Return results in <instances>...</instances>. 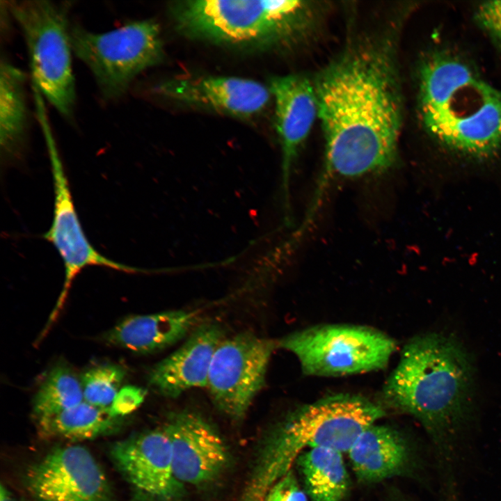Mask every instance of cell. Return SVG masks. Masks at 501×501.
Segmentation results:
<instances>
[{
    "label": "cell",
    "instance_id": "obj_23",
    "mask_svg": "<svg viewBox=\"0 0 501 501\" xmlns=\"http://www.w3.org/2000/svg\"><path fill=\"white\" fill-rule=\"evenodd\" d=\"M126 376L125 368L103 364L86 370L79 377L84 401L102 408H110L119 394Z\"/></svg>",
    "mask_w": 501,
    "mask_h": 501
},
{
    "label": "cell",
    "instance_id": "obj_4",
    "mask_svg": "<svg viewBox=\"0 0 501 501\" xmlns=\"http://www.w3.org/2000/svg\"><path fill=\"white\" fill-rule=\"evenodd\" d=\"M384 415L378 404L347 394L297 408L273 431L246 490L267 497L303 452L326 447L348 452L360 434Z\"/></svg>",
    "mask_w": 501,
    "mask_h": 501
},
{
    "label": "cell",
    "instance_id": "obj_16",
    "mask_svg": "<svg viewBox=\"0 0 501 501\" xmlns=\"http://www.w3.org/2000/svg\"><path fill=\"white\" fill-rule=\"evenodd\" d=\"M223 337V331L217 324L197 326L182 346L150 369L149 385L171 398L194 388L207 387L212 360Z\"/></svg>",
    "mask_w": 501,
    "mask_h": 501
},
{
    "label": "cell",
    "instance_id": "obj_2",
    "mask_svg": "<svg viewBox=\"0 0 501 501\" xmlns=\"http://www.w3.org/2000/svg\"><path fill=\"white\" fill-rule=\"evenodd\" d=\"M474 368L467 351L450 335L417 336L404 347L383 389L385 403L418 419L450 467L473 411Z\"/></svg>",
    "mask_w": 501,
    "mask_h": 501
},
{
    "label": "cell",
    "instance_id": "obj_22",
    "mask_svg": "<svg viewBox=\"0 0 501 501\" xmlns=\"http://www.w3.org/2000/svg\"><path fill=\"white\" fill-rule=\"evenodd\" d=\"M84 401L80 379L64 365L54 367L46 376L33 399L36 421L57 415Z\"/></svg>",
    "mask_w": 501,
    "mask_h": 501
},
{
    "label": "cell",
    "instance_id": "obj_12",
    "mask_svg": "<svg viewBox=\"0 0 501 501\" xmlns=\"http://www.w3.org/2000/svg\"><path fill=\"white\" fill-rule=\"evenodd\" d=\"M111 454L139 498L172 501L181 493L182 484L175 476L171 443L164 427L118 441L113 445Z\"/></svg>",
    "mask_w": 501,
    "mask_h": 501
},
{
    "label": "cell",
    "instance_id": "obj_15",
    "mask_svg": "<svg viewBox=\"0 0 501 501\" xmlns=\"http://www.w3.org/2000/svg\"><path fill=\"white\" fill-rule=\"evenodd\" d=\"M269 90L275 100L276 129L282 150V190L288 209L292 168L318 116L317 96L315 84L300 74L273 77Z\"/></svg>",
    "mask_w": 501,
    "mask_h": 501
},
{
    "label": "cell",
    "instance_id": "obj_21",
    "mask_svg": "<svg viewBox=\"0 0 501 501\" xmlns=\"http://www.w3.org/2000/svg\"><path fill=\"white\" fill-rule=\"evenodd\" d=\"M122 417L110 408H102L86 401L52 417L37 421L40 433L48 438L70 440H91L118 429Z\"/></svg>",
    "mask_w": 501,
    "mask_h": 501
},
{
    "label": "cell",
    "instance_id": "obj_27",
    "mask_svg": "<svg viewBox=\"0 0 501 501\" xmlns=\"http://www.w3.org/2000/svg\"><path fill=\"white\" fill-rule=\"evenodd\" d=\"M0 501H19L11 496V495L9 493V492L7 491V489L3 487V485L1 486V493H0Z\"/></svg>",
    "mask_w": 501,
    "mask_h": 501
},
{
    "label": "cell",
    "instance_id": "obj_3",
    "mask_svg": "<svg viewBox=\"0 0 501 501\" xmlns=\"http://www.w3.org/2000/svg\"><path fill=\"white\" fill-rule=\"evenodd\" d=\"M419 100L424 128L444 148L479 159L501 150V90L465 62L429 56L420 68Z\"/></svg>",
    "mask_w": 501,
    "mask_h": 501
},
{
    "label": "cell",
    "instance_id": "obj_24",
    "mask_svg": "<svg viewBox=\"0 0 501 501\" xmlns=\"http://www.w3.org/2000/svg\"><path fill=\"white\" fill-rule=\"evenodd\" d=\"M266 501H308V498L291 470L270 488Z\"/></svg>",
    "mask_w": 501,
    "mask_h": 501
},
{
    "label": "cell",
    "instance_id": "obj_17",
    "mask_svg": "<svg viewBox=\"0 0 501 501\" xmlns=\"http://www.w3.org/2000/svg\"><path fill=\"white\" fill-rule=\"evenodd\" d=\"M353 470L363 483H375L406 472L413 463L406 438L396 429L374 424L348 452Z\"/></svg>",
    "mask_w": 501,
    "mask_h": 501
},
{
    "label": "cell",
    "instance_id": "obj_11",
    "mask_svg": "<svg viewBox=\"0 0 501 501\" xmlns=\"http://www.w3.org/2000/svg\"><path fill=\"white\" fill-rule=\"evenodd\" d=\"M25 480L36 501H116L103 469L80 445L53 449L29 467Z\"/></svg>",
    "mask_w": 501,
    "mask_h": 501
},
{
    "label": "cell",
    "instance_id": "obj_5",
    "mask_svg": "<svg viewBox=\"0 0 501 501\" xmlns=\"http://www.w3.org/2000/svg\"><path fill=\"white\" fill-rule=\"evenodd\" d=\"M297 0H190L170 11L178 31L194 39L244 48H269L292 39L306 20Z\"/></svg>",
    "mask_w": 501,
    "mask_h": 501
},
{
    "label": "cell",
    "instance_id": "obj_20",
    "mask_svg": "<svg viewBox=\"0 0 501 501\" xmlns=\"http://www.w3.org/2000/svg\"><path fill=\"white\" fill-rule=\"evenodd\" d=\"M296 463L312 501H342L350 486L342 453L326 447L303 452Z\"/></svg>",
    "mask_w": 501,
    "mask_h": 501
},
{
    "label": "cell",
    "instance_id": "obj_19",
    "mask_svg": "<svg viewBox=\"0 0 501 501\" xmlns=\"http://www.w3.org/2000/svg\"><path fill=\"white\" fill-rule=\"evenodd\" d=\"M25 75L7 61L0 66V145L6 161L23 155L28 127Z\"/></svg>",
    "mask_w": 501,
    "mask_h": 501
},
{
    "label": "cell",
    "instance_id": "obj_13",
    "mask_svg": "<svg viewBox=\"0 0 501 501\" xmlns=\"http://www.w3.org/2000/svg\"><path fill=\"white\" fill-rule=\"evenodd\" d=\"M163 427L171 443L174 474L181 484H208L225 468L228 463L225 445L200 415L189 411L175 413Z\"/></svg>",
    "mask_w": 501,
    "mask_h": 501
},
{
    "label": "cell",
    "instance_id": "obj_7",
    "mask_svg": "<svg viewBox=\"0 0 501 501\" xmlns=\"http://www.w3.org/2000/svg\"><path fill=\"white\" fill-rule=\"evenodd\" d=\"M73 53L89 69L106 100L125 95L134 79L163 57L160 29L152 19L128 22L95 33L70 26Z\"/></svg>",
    "mask_w": 501,
    "mask_h": 501
},
{
    "label": "cell",
    "instance_id": "obj_8",
    "mask_svg": "<svg viewBox=\"0 0 501 501\" xmlns=\"http://www.w3.org/2000/svg\"><path fill=\"white\" fill-rule=\"evenodd\" d=\"M277 346L294 353L305 374L335 376L385 367L397 345L371 328L324 325L289 334Z\"/></svg>",
    "mask_w": 501,
    "mask_h": 501
},
{
    "label": "cell",
    "instance_id": "obj_18",
    "mask_svg": "<svg viewBox=\"0 0 501 501\" xmlns=\"http://www.w3.org/2000/svg\"><path fill=\"white\" fill-rule=\"evenodd\" d=\"M194 311L172 310L129 316L107 331L103 340L138 353L162 350L181 340L196 324Z\"/></svg>",
    "mask_w": 501,
    "mask_h": 501
},
{
    "label": "cell",
    "instance_id": "obj_1",
    "mask_svg": "<svg viewBox=\"0 0 501 501\" xmlns=\"http://www.w3.org/2000/svg\"><path fill=\"white\" fill-rule=\"evenodd\" d=\"M389 44L349 50L319 74L315 87L325 138L324 174L356 178L397 161L401 96Z\"/></svg>",
    "mask_w": 501,
    "mask_h": 501
},
{
    "label": "cell",
    "instance_id": "obj_10",
    "mask_svg": "<svg viewBox=\"0 0 501 501\" xmlns=\"http://www.w3.org/2000/svg\"><path fill=\"white\" fill-rule=\"evenodd\" d=\"M44 130L53 177L54 205L51 225L43 238L55 247L65 269L62 289L45 326L49 329L63 308L74 280L85 268L98 266L127 273L145 271L110 260L100 253L89 242L75 209L68 180L54 138L47 127Z\"/></svg>",
    "mask_w": 501,
    "mask_h": 501
},
{
    "label": "cell",
    "instance_id": "obj_26",
    "mask_svg": "<svg viewBox=\"0 0 501 501\" xmlns=\"http://www.w3.org/2000/svg\"><path fill=\"white\" fill-rule=\"evenodd\" d=\"M144 397L145 392L140 388L129 387L122 389L110 409L114 415L123 418L138 407Z\"/></svg>",
    "mask_w": 501,
    "mask_h": 501
},
{
    "label": "cell",
    "instance_id": "obj_28",
    "mask_svg": "<svg viewBox=\"0 0 501 501\" xmlns=\"http://www.w3.org/2000/svg\"><path fill=\"white\" fill-rule=\"evenodd\" d=\"M239 501H266V498L244 493Z\"/></svg>",
    "mask_w": 501,
    "mask_h": 501
},
{
    "label": "cell",
    "instance_id": "obj_25",
    "mask_svg": "<svg viewBox=\"0 0 501 501\" xmlns=\"http://www.w3.org/2000/svg\"><path fill=\"white\" fill-rule=\"evenodd\" d=\"M476 18L480 26L501 44V0L479 4L476 10Z\"/></svg>",
    "mask_w": 501,
    "mask_h": 501
},
{
    "label": "cell",
    "instance_id": "obj_9",
    "mask_svg": "<svg viewBox=\"0 0 501 501\" xmlns=\"http://www.w3.org/2000/svg\"><path fill=\"white\" fill-rule=\"evenodd\" d=\"M273 340L250 332L223 340L210 365L207 388L217 408L234 420L243 418L265 382Z\"/></svg>",
    "mask_w": 501,
    "mask_h": 501
},
{
    "label": "cell",
    "instance_id": "obj_14",
    "mask_svg": "<svg viewBox=\"0 0 501 501\" xmlns=\"http://www.w3.org/2000/svg\"><path fill=\"white\" fill-rule=\"evenodd\" d=\"M154 93L216 112L249 118L262 111L270 98L269 88L234 77H178L157 84Z\"/></svg>",
    "mask_w": 501,
    "mask_h": 501
},
{
    "label": "cell",
    "instance_id": "obj_6",
    "mask_svg": "<svg viewBox=\"0 0 501 501\" xmlns=\"http://www.w3.org/2000/svg\"><path fill=\"white\" fill-rule=\"evenodd\" d=\"M8 7L23 33L34 86L63 117L71 118L76 90L68 5L26 0Z\"/></svg>",
    "mask_w": 501,
    "mask_h": 501
}]
</instances>
